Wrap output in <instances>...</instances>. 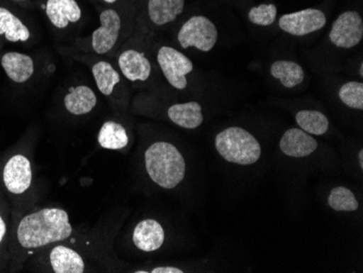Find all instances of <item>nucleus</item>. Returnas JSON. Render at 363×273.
Masks as SVG:
<instances>
[{"mask_svg":"<svg viewBox=\"0 0 363 273\" xmlns=\"http://www.w3.org/2000/svg\"><path fill=\"white\" fill-rule=\"evenodd\" d=\"M72 234L67 211L58 208H44L20 219L16 229V243L24 252H33L57 243Z\"/></svg>","mask_w":363,"mask_h":273,"instance_id":"obj_1","label":"nucleus"},{"mask_svg":"<svg viewBox=\"0 0 363 273\" xmlns=\"http://www.w3.org/2000/svg\"><path fill=\"white\" fill-rule=\"evenodd\" d=\"M145 166L150 178L166 189L177 187L183 181L186 164L183 155L171 143L157 142L145 152Z\"/></svg>","mask_w":363,"mask_h":273,"instance_id":"obj_2","label":"nucleus"},{"mask_svg":"<svg viewBox=\"0 0 363 273\" xmlns=\"http://www.w3.org/2000/svg\"><path fill=\"white\" fill-rule=\"evenodd\" d=\"M216 148L226 162L242 166L256 164L261 157V146L257 138L238 126L220 132L216 138Z\"/></svg>","mask_w":363,"mask_h":273,"instance_id":"obj_3","label":"nucleus"},{"mask_svg":"<svg viewBox=\"0 0 363 273\" xmlns=\"http://www.w3.org/2000/svg\"><path fill=\"white\" fill-rule=\"evenodd\" d=\"M218 28L213 22L203 16L189 18L177 34V40L184 50L196 47L203 52H210L218 42Z\"/></svg>","mask_w":363,"mask_h":273,"instance_id":"obj_4","label":"nucleus"},{"mask_svg":"<svg viewBox=\"0 0 363 273\" xmlns=\"http://www.w3.org/2000/svg\"><path fill=\"white\" fill-rule=\"evenodd\" d=\"M157 60L171 87L177 89H186V75L194 69L191 59L173 47L163 46L159 50Z\"/></svg>","mask_w":363,"mask_h":273,"instance_id":"obj_5","label":"nucleus"},{"mask_svg":"<svg viewBox=\"0 0 363 273\" xmlns=\"http://www.w3.org/2000/svg\"><path fill=\"white\" fill-rule=\"evenodd\" d=\"M363 38V20L357 11H345L335 20L330 32V40L338 48L350 50L360 44Z\"/></svg>","mask_w":363,"mask_h":273,"instance_id":"obj_6","label":"nucleus"},{"mask_svg":"<svg viewBox=\"0 0 363 273\" xmlns=\"http://www.w3.org/2000/svg\"><path fill=\"white\" fill-rule=\"evenodd\" d=\"M326 17L322 10L309 9L286 13L279 18L281 30L294 36H305L325 26Z\"/></svg>","mask_w":363,"mask_h":273,"instance_id":"obj_7","label":"nucleus"},{"mask_svg":"<svg viewBox=\"0 0 363 273\" xmlns=\"http://www.w3.org/2000/svg\"><path fill=\"white\" fill-rule=\"evenodd\" d=\"M32 180V165L28 157L16 154L6 162L3 170V182L10 194H24L30 189Z\"/></svg>","mask_w":363,"mask_h":273,"instance_id":"obj_8","label":"nucleus"},{"mask_svg":"<svg viewBox=\"0 0 363 273\" xmlns=\"http://www.w3.org/2000/svg\"><path fill=\"white\" fill-rule=\"evenodd\" d=\"M101 26L94 30L91 35V46L96 54L109 52L117 44L122 22L119 13L113 9L104 10L101 13Z\"/></svg>","mask_w":363,"mask_h":273,"instance_id":"obj_9","label":"nucleus"},{"mask_svg":"<svg viewBox=\"0 0 363 273\" xmlns=\"http://www.w3.org/2000/svg\"><path fill=\"white\" fill-rule=\"evenodd\" d=\"M279 148L286 156L303 158L317 150L318 142L301 128H289L283 134Z\"/></svg>","mask_w":363,"mask_h":273,"instance_id":"obj_10","label":"nucleus"},{"mask_svg":"<svg viewBox=\"0 0 363 273\" xmlns=\"http://www.w3.org/2000/svg\"><path fill=\"white\" fill-rule=\"evenodd\" d=\"M166 233L162 225L154 219H146L136 225L133 233V242L143 252H155L164 243Z\"/></svg>","mask_w":363,"mask_h":273,"instance_id":"obj_11","label":"nucleus"},{"mask_svg":"<svg viewBox=\"0 0 363 273\" xmlns=\"http://www.w3.org/2000/svg\"><path fill=\"white\" fill-rule=\"evenodd\" d=\"M46 14L52 26L65 28L79 21L82 10L75 0H47Z\"/></svg>","mask_w":363,"mask_h":273,"instance_id":"obj_12","label":"nucleus"},{"mask_svg":"<svg viewBox=\"0 0 363 273\" xmlns=\"http://www.w3.org/2000/svg\"><path fill=\"white\" fill-rule=\"evenodd\" d=\"M119 67L124 77L132 82H136V81L144 82L150 79L152 73L150 61L143 52L134 50H125L120 55Z\"/></svg>","mask_w":363,"mask_h":273,"instance_id":"obj_13","label":"nucleus"},{"mask_svg":"<svg viewBox=\"0 0 363 273\" xmlns=\"http://www.w3.org/2000/svg\"><path fill=\"white\" fill-rule=\"evenodd\" d=\"M0 63L7 77L19 84L28 81L34 73V61L30 56L21 52H6L1 57Z\"/></svg>","mask_w":363,"mask_h":273,"instance_id":"obj_14","label":"nucleus"},{"mask_svg":"<svg viewBox=\"0 0 363 273\" xmlns=\"http://www.w3.org/2000/svg\"><path fill=\"white\" fill-rule=\"evenodd\" d=\"M52 270L56 273L84 272V260L81 255L65 246H56L49 255Z\"/></svg>","mask_w":363,"mask_h":273,"instance_id":"obj_15","label":"nucleus"},{"mask_svg":"<svg viewBox=\"0 0 363 273\" xmlns=\"http://www.w3.org/2000/svg\"><path fill=\"white\" fill-rule=\"evenodd\" d=\"M168 116L173 123L189 130L197 128L203 122L201 104L196 101L171 106L168 110Z\"/></svg>","mask_w":363,"mask_h":273,"instance_id":"obj_16","label":"nucleus"},{"mask_svg":"<svg viewBox=\"0 0 363 273\" xmlns=\"http://www.w3.org/2000/svg\"><path fill=\"white\" fill-rule=\"evenodd\" d=\"M184 0H150L148 16L156 26H166L175 21L184 10Z\"/></svg>","mask_w":363,"mask_h":273,"instance_id":"obj_17","label":"nucleus"},{"mask_svg":"<svg viewBox=\"0 0 363 273\" xmlns=\"http://www.w3.org/2000/svg\"><path fill=\"white\" fill-rule=\"evenodd\" d=\"M96 104V94L85 85L75 87L65 97V109L75 116L89 113L95 108Z\"/></svg>","mask_w":363,"mask_h":273,"instance_id":"obj_18","label":"nucleus"},{"mask_svg":"<svg viewBox=\"0 0 363 273\" xmlns=\"http://www.w3.org/2000/svg\"><path fill=\"white\" fill-rule=\"evenodd\" d=\"M4 35L8 42H26L30 38L28 26L12 13L10 10L0 7V36Z\"/></svg>","mask_w":363,"mask_h":273,"instance_id":"obj_19","label":"nucleus"},{"mask_svg":"<svg viewBox=\"0 0 363 273\" xmlns=\"http://www.w3.org/2000/svg\"><path fill=\"white\" fill-rule=\"evenodd\" d=\"M270 72L272 77L279 79L286 89L298 87L305 79V71L298 63L293 61H275L271 66Z\"/></svg>","mask_w":363,"mask_h":273,"instance_id":"obj_20","label":"nucleus"},{"mask_svg":"<svg viewBox=\"0 0 363 273\" xmlns=\"http://www.w3.org/2000/svg\"><path fill=\"white\" fill-rule=\"evenodd\" d=\"M99 145L106 150H122L128 144L125 128L117 122H105L98 134Z\"/></svg>","mask_w":363,"mask_h":273,"instance_id":"obj_21","label":"nucleus"},{"mask_svg":"<svg viewBox=\"0 0 363 273\" xmlns=\"http://www.w3.org/2000/svg\"><path fill=\"white\" fill-rule=\"evenodd\" d=\"M296 122L303 131L313 135H323L330 126L326 116L317 110H301L297 112Z\"/></svg>","mask_w":363,"mask_h":273,"instance_id":"obj_22","label":"nucleus"},{"mask_svg":"<svg viewBox=\"0 0 363 273\" xmlns=\"http://www.w3.org/2000/svg\"><path fill=\"white\" fill-rule=\"evenodd\" d=\"M94 79L101 93L111 95L114 87L120 82V74L107 61H99L93 67Z\"/></svg>","mask_w":363,"mask_h":273,"instance_id":"obj_23","label":"nucleus"},{"mask_svg":"<svg viewBox=\"0 0 363 273\" xmlns=\"http://www.w3.org/2000/svg\"><path fill=\"white\" fill-rule=\"evenodd\" d=\"M328 205L336 211H354L358 209L359 203L350 189L344 186L335 187L328 195Z\"/></svg>","mask_w":363,"mask_h":273,"instance_id":"obj_24","label":"nucleus"},{"mask_svg":"<svg viewBox=\"0 0 363 273\" xmlns=\"http://www.w3.org/2000/svg\"><path fill=\"white\" fill-rule=\"evenodd\" d=\"M338 96L342 104L352 109H363V83H345L338 91Z\"/></svg>","mask_w":363,"mask_h":273,"instance_id":"obj_25","label":"nucleus"},{"mask_svg":"<svg viewBox=\"0 0 363 273\" xmlns=\"http://www.w3.org/2000/svg\"><path fill=\"white\" fill-rule=\"evenodd\" d=\"M277 8L273 4L252 7L248 13V19L252 23L260 26H270L277 20Z\"/></svg>","mask_w":363,"mask_h":273,"instance_id":"obj_26","label":"nucleus"},{"mask_svg":"<svg viewBox=\"0 0 363 273\" xmlns=\"http://www.w3.org/2000/svg\"><path fill=\"white\" fill-rule=\"evenodd\" d=\"M8 233V223L7 220L4 217L1 213V209H0V252L3 250L4 244H5L6 238H7Z\"/></svg>","mask_w":363,"mask_h":273,"instance_id":"obj_27","label":"nucleus"},{"mask_svg":"<svg viewBox=\"0 0 363 273\" xmlns=\"http://www.w3.org/2000/svg\"><path fill=\"white\" fill-rule=\"evenodd\" d=\"M150 272L152 273H183L184 271L181 269L175 268V267H158V268L152 269Z\"/></svg>","mask_w":363,"mask_h":273,"instance_id":"obj_28","label":"nucleus"},{"mask_svg":"<svg viewBox=\"0 0 363 273\" xmlns=\"http://www.w3.org/2000/svg\"><path fill=\"white\" fill-rule=\"evenodd\" d=\"M358 160L359 165H360V168L363 169V150H360V152H359Z\"/></svg>","mask_w":363,"mask_h":273,"instance_id":"obj_29","label":"nucleus"},{"mask_svg":"<svg viewBox=\"0 0 363 273\" xmlns=\"http://www.w3.org/2000/svg\"><path fill=\"white\" fill-rule=\"evenodd\" d=\"M104 1H106V3L108 4H114L116 1H117V0H104Z\"/></svg>","mask_w":363,"mask_h":273,"instance_id":"obj_30","label":"nucleus"},{"mask_svg":"<svg viewBox=\"0 0 363 273\" xmlns=\"http://www.w3.org/2000/svg\"><path fill=\"white\" fill-rule=\"evenodd\" d=\"M359 73H360L361 77H362V75H363V63H361L360 71H359Z\"/></svg>","mask_w":363,"mask_h":273,"instance_id":"obj_31","label":"nucleus"},{"mask_svg":"<svg viewBox=\"0 0 363 273\" xmlns=\"http://www.w3.org/2000/svg\"><path fill=\"white\" fill-rule=\"evenodd\" d=\"M136 273H147L148 272V271H143V270H140V271H135Z\"/></svg>","mask_w":363,"mask_h":273,"instance_id":"obj_32","label":"nucleus"},{"mask_svg":"<svg viewBox=\"0 0 363 273\" xmlns=\"http://www.w3.org/2000/svg\"><path fill=\"white\" fill-rule=\"evenodd\" d=\"M14 1H24V0H14Z\"/></svg>","mask_w":363,"mask_h":273,"instance_id":"obj_33","label":"nucleus"}]
</instances>
